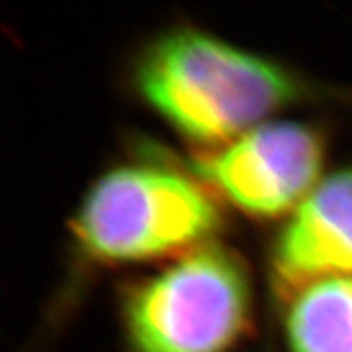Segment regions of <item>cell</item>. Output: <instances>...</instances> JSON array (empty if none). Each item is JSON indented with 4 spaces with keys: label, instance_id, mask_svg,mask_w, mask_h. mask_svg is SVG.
Instances as JSON below:
<instances>
[{
    "label": "cell",
    "instance_id": "obj_1",
    "mask_svg": "<svg viewBox=\"0 0 352 352\" xmlns=\"http://www.w3.org/2000/svg\"><path fill=\"white\" fill-rule=\"evenodd\" d=\"M135 85L176 131L209 146L237 139L300 96V85L283 67L192 29L146 47Z\"/></svg>",
    "mask_w": 352,
    "mask_h": 352
},
{
    "label": "cell",
    "instance_id": "obj_2",
    "mask_svg": "<svg viewBox=\"0 0 352 352\" xmlns=\"http://www.w3.org/2000/svg\"><path fill=\"white\" fill-rule=\"evenodd\" d=\"M221 212L196 184L164 169L117 167L87 192L74 236L101 263H139L207 241Z\"/></svg>",
    "mask_w": 352,
    "mask_h": 352
},
{
    "label": "cell",
    "instance_id": "obj_3",
    "mask_svg": "<svg viewBox=\"0 0 352 352\" xmlns=\"http://www.w3.org/2000/svg\"><path fill=\"white\" fill-rule=\"evenodd\" d=\"M252 289L245 264L216 245L196 246L124 302L133 352H228L250 322Z\"/></svg>",
    "mask_w": 352,
    "mask_h": 352
},
{
    "label": "cell",
    "instance_id": "obj_4",
    "mask_svg": "<svg viewBox=\"0 0 352 352\" xmlns=\"http://www.w3.org/2000/svg\"><path fill=\"white\" fill-rule=\"evenodd\" d=\"M324 164V142L298 122H266L227 148L201 155L195 169L243 212L277 218L309 196Z\"/></svg>",
    "mask_w": 352,
    "mask_h": 352
},
{
    "label": "cell",
    "instance_id": "obj_5",
    "mask_svg": "<svg viewBox=\"0 0 352 352\" xmlns=\"http://www.w3.org/2000/svg\"><path fill=\"white\" fill-rule=\"evenodd\" d=\"M272 261L277 292L287 300L322 278L352 277V169L320 182L293 210Z\"/></svg>",
    "mask_w": 352,
    "mask_h": 352
},
{
    "label": "cell",
    "instance_id": "obj_6",
    "mask_svg": "<svg viewBox=\"0 0 352 352\" xmlns=\"http://www.w3.org/2000/svg\"><path fill=\"white\" fill-rule=\"evenodd\" d=\"M287 304V352H352V277L307 284Z\"/></svg>",
    "mask_w": 352,
    "mask_h": 352
}]
</instances>
